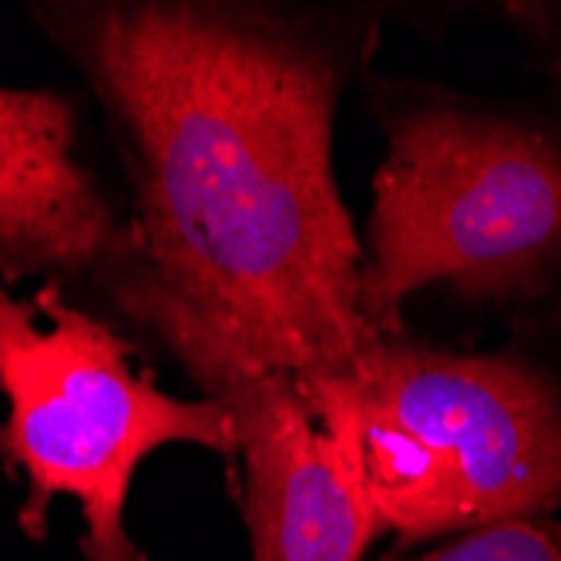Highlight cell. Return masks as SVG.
<instances>
[{"instance_id":"cell-6","label":"cell","mask_w":561,"mask_h":561,"mask_svg":"<svg viewBox=\"0 0 561 561\" xmlns=\"http://www.w3.org/2000/svg\"><path fill=\"white\" fill-rule=\"evenodd\" d=\"M175 364L232 421L252 561H364L383 531L296 383L216 330Z\"/></svg>"},{"instance_id":"cell-3","label":"cell","mask_w":561,"mask_h":561,"mask_svg":"<svg viewBox=\"0 0 561 561\" xmlns=\"http://www.w3.org/2000/svg\"><path fill=\"white\" fill-rule=\"evenodd\" d=\"M302 400L393 548L561 507V310L491 350L377 333Z\"/></svg>"},{"instance_id":"cell-4","label":"cell","mask_w":561,"mask_h":561,"mask_svg":"<svg viewBox=\"0 0 561 561\" xmlns=\"http://www.w3.org/2000/svg\"><path fill=\"white\" fill-rule=\"evenodd\" d=\"M0 468L24 478L21 531L41 541L50 504L71 497L84 561H145L125 507L148 454L202 447L236 461V431L216 400L162 390L112 320L50 286L34 299L0 286Z\"/></svg>"},{"instance_id":"cell-8","label":"cell","mask_w":561,"mask_h":561,"mask_svg":"<svg viewBox=\"0 0 561 561\" xmlns=\"http://www.w3.org/2000/svg\"><path fill=\"white\" fill-rule=\"evenodd\" d=\"M481 14L515 31L528 50V61L561 84V4H484Z\"/></svg>"},{"instance_id":"cell-5","label":"cell","mask_w":561,"mask_h":561,"mask_svg":"<svg viewBox=\"0 0 561 561\" xmlns=\"http://www.w3.org/2000/svg\"><path fill=\"white\" fill-rule=\"evenodd\" d=\"M0 276L44 279L151 346L175 306L131 213L81 159L75 101L55 88L0 84Z\"/></svg>"},{"instance_id":"cell-1","label":"cell","mask_w":561,"mask_h":561,"mask_svg":"<svg viewBox=\"0 0 561 561\" xmlns=\"http://www.w3.org/2000/svg\"><path fill=\"white\" fill-rule=\"evenodd\" d=\"M105 108L162 286L302 393L377 336L336 185L340 101L380 47L374 4H31Z\"/></svg>"},{"instance_id":"cell-2","label":"cell","mask_w":561,"mask_h":561,"mask_svg":"<svg viewBox=\"0 0 561 561\" xmlns=\"http://www.w3.org/2000/svg\"><path fill=\"white\" fill-rule=\"evenodd\" d=\"M383 135L360 232L356 306L374 333L437 289L507 317L561 310V88L488 98L437 81L367 75Z\"/></svg>"},{"instance_id":"cell-7","label":"cell","mask_w":561,"mask_h":561,"mask_svg":"<svg viewBox=\"0 0 561 561\" xmlns=\"http://www.w3.org/2000/svg\"><path fill=\"white\" fill-rule=\"evenodd\" d=\"M380 561H561V518L535 515L471 528L417 548H390Z\"/></svg>"}]
</instances>
